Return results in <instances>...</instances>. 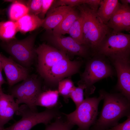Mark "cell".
<instances>
[{"mask_svg":"<svg viewBox=\"0 0 130 130\" xmlns=\"http://www.w3.org/2000/svg\"><path fill=\"white\" fill-rule=\"evenodd\" d=\"M36 53L37 71L52 86L57 85L60 80L78 72L82 63L80 60H71L65 53L50 46L40 48Z\"/></svg>","mask_w":130,"mask_h":130,"instance_id":"6da1fadb","label":"cell"},{"mask_svg":"<svg viewBox=\"0 0 130 130\" xmlns=\"http://www.w3.org/2000/svg\"><path fill=\"white\" fill-rule=\"evenodd\" d=\"M104 103L99 117L90 130H109L124 117L130 116V100L120 93H109L102 90Z\"/></svg>","mask_w":130,"mask_h":130,"instance_id":"7a4b0ae2","label":"cell"},{"mask_svg":"<svg viewBox=\"0 0 130 130\" xmlns=\"http://www.w3.org/2000/svg\"><path fill=\"white\" fill-rule=\"evenodd\" d=\"M77 7L82 19L84 45L95 54L103 38L112 30L102 22L97 11L85 4Z\"/></svg>","mask_w":130,"mask_h":130,"instance_id":"3957f363","label":"cell"},{"mask_svg":"<svg viewBox=\"0 0 130 130\" xmlns=\"http://www.w3.org/2000/svg\"><path fill=\"white\" fill-rule=\"evenodd\" d=\"M88 59L84 71L81 75V79L77 83L78 85L84 86L85 98L94 93L96 89L94 85L95 83L114 74L110 60L104 56L94 54Z\"/></svg>","mask_w":130,"mask_h":130,"instance_id":"277c9868","label":"cell"},{"mask_svg":"<svg viewBox=\"0 0 130 130\" xmlns=\"http://www.w3.org/2000/svg\"><path fill=\"white\" fill-rule=\"evenodd\" d=\"M95 54L104 56L111 61L130 58V34L112 31L103 38Z\"/></svg>","mask_w":130,"mask_h":130,"instance_id":"5b68a950","label":"cell"},{"mask_svg":"<svg viewBox=\"0 0 130 130\" xmlns=\"http://www.w3.org/2000/svg\"><path fill=\"white\" fill-rule=\"evenodd\" d=\"M99 93L98 97L86 98L73 112L64 113L69 123L73 126H78L77 130H90L95 122L98 114V105L103 98L102 94Z\"/></svg>","mask_w":130,"mask_h":130,"instance_id":"8992f818","label":"cell"},{"mask_svg":"<svg viewBox=\"0 0 130 130\" xmlns=\"http://www.w3.org/2000/svg\"><path fill=\"white\" fill-rule=\"evenodd\" d=\"M36 35L32 34L21 40L14 39L0 45L15 61L28 69L33 64L37 55L34 48Z\"/></svg>","mask_w":130,"mask_h":130,"instance_id":"52a82bcc","label":"cell"},{"mask_svg":"<svg viewBox=\"0 0 130 130\" xmlns=\"http://www.w3.org/2000/svg\"><path fill=\"white\" fill-rule=\"evenodd\" d=\"M62 113L58 109H46L42 112H34L24 104L19 107L16 113L22 117L21 119L3 130H30L39 124H48L53 119L60 116Z\"/></svg>","mask_w":130,"mask_h":130,"instance_id":"ba28073f","label":"cell"},{"mask_svg":"<svg viewBox=\"0 0 130 130\" xmlns=\"http://www.w3.org/2000/svg\"><path fill=\"white\" fill-rule=\"evenodd\" d=\"M41 84L37 76L29 75L20 83L14 85L10 90L11 94L16 98L18 104L24 103L34 112H37L36 102L41 92Z\"/></svg>","mask_w":130,"mask_h":130,"instance_id":"9c48e42d","label":"cell"},{"mask_svg":"<svg viewBox=\"0 0 130 130\" xmlns=\"http://www.w3.org/2000/svg\"><path fill=\"white\" fill-rule=\"evenodd\" d=\"M47 39L54 46L67 55L77 56L87 58L90 57L93 53L90 49L84 45L79 44L71 37L62 35H50Z\"/></svg>","mask_w":130,"mask_h":130,"instance_id":"30bf717a","label":"cell"},{"mask_svg":"<svg viewBox=\"0 0 130 130\" xmlns=\"http://www.w3.org/2000/svg\"><path fill=\"white\" fill-rule=\"evenodd\" d=\"M111 61L117 77L116 90L130 100V58L117 59Z\"/></svg>","mask_w":130,"mask_h":130,"instance_id":"8fae6325","label":"cell"},{"mask_svg":"<svg viewBox=\"0 0 130 130\" xmlns=\"http://www.w3.org/2000/svg\"><path fill=\"white\" fill-rule=\"evenodd\" d=\"M0 61L7 83L11 88L25 79L29 75L28 68L16 62L11 57H7L0 53Z\"/></svg>","mask_w":130,"mask_h":130,"instance_id":"7c38bea8","label":"cell"},{"mask_svg":"<svg viewBox=\"0 0 130 130\" xmlns=\"http://www.w3.org/2000/svg\"><path fill=\"white\" fill-rule=\"evenodd\" d=\"M112 31L116 32L130 30V7L129 5L119 3L106 24Z\"/></svg>","mask_w":130,"mask_h":130,"instance_id":"4fadbf2b","label":"cell"},{"mask_svg":"<svg viewBox=\"0 0 130 130\" xmlns=\"http://www.w3.org/2000/svg\"><path fill=\"white\" fill-rule=\"evenodd\" d=\"M11 94H7L0 87V125H4L13 119L18 111L19 105Z\"/></svg>","mask_w":130,"mask_h":130,"instance_id":"5bb4252c","label":"cell"},{"mask_svg":"<svg viewBox=\"0 0 130 130\" xmlns=\"http://www.w3.org/2000/svg\"><path fill=\"white\" fill-rule=\"evenodd\" d=\"M73 8L68 6H59L49 10L41 26L47 30H53Z\"/></svg>","mask_w":130,"mask_h":130,"instance_id":"9a60e30c","label":"cell"},{"mask_svg":"<svg viewBox=\"0 0 130 130\" xmlns=\"http://www.w3.org/2000/svg\"><path fill=\"white\" fill-rule=\"evenodd\" d=\"M59 95L57 90L49 89L42 91L37 99L36 105L49 109H59L62 106L59 100Z\"/></svg>","mask_w":130,"mask_h":130,"instance_id":"2e32d148","label":"cell"},{"mask_svg":"<svg viewBox=\"0 0 130 130\" xmlns=\"http://www.w3.org/2000/svg\"><path fill=\"white\" fill-rule=\"evenodd\" d=\"M44 20L37 15L28 13L15 22L18 31L25 34L41 26Z\"/></svg>","mask_w":130,"mask_h":130,"instance_id":"e0dca14e","label":"cell"},{"mask_svg":"<svg viewBox=\"0 0 130 130\" xmlns=\"http://www.w3.org/2000/svg\"><path fill=\"white\" fill-rule=\"evenodd\" d=\"M119 3L118 0H101L97 13L104 24L106 25Z\"/></svg>","mask_w":130,"mask_h":130,"instance_id":"ac0fdd59","label":"cell"},{"mask_svg":"<svg viewBox=\"0 0 130 130\" xmlns=\"http://www.w3.org/2000/svg\"><path fill=\"white\" fill-rule=\"evenodd\" d=\"M79 16V10L78 11L73 8L67 14L60 24L53 30L52 34L58 35H62L68 34L72 26Z\"/></svg>","mask_w":130,"mask_h":130,"instance_id":"d6986e66","label":"cell"},{"mask_svg":"<svg viewBox=\"0 0 130 130\" xmlns=\"http://www.w3.org/2000/svg\"><path fill=\"white\" fill-rule=\"evenodd\" d=\"M18 32L15 22L10 20L0 22V39L2 42L16 39L15 35Z\"/></svg>","mask_w":130,"mask_h":130,"instance_id":"ffe728a7","label":"cell"},{"mask_svg":"<svg viewBox=\"0 0 130 130\" xmlns=\"http://www.w3.org/2000/svg\"><path fill=\"white\" fill-rule=\"evenodd\" d=\"M28 12V9L25 5L20 2H15L12 3L10 5L8 14L10 20L16 22Z\"/></svg>","mask_w":130,"mask_h":130,"instance_id":"44dd1931","label":"cell"},{"mask_svg":"<svg viewBox=\"0 0 130 130\" xmlns=\"http://www.w3.org/2000/svg\"><path fill=\"white\" fill-rule=\"evenodd\" d=\"M57 86L59 95L62 97L65 102L67 103L71 92L75 86L73 82L70 78L68 77L60 81Z\"/></svg>","mask_w":130,"mask_h":130,"instance_id":"7402d4cb","label":"cell"},{"mask_svg":"<svg viewBox=\"0 0 130 130\" xmlns=\"http://www.w3.org/2000/svg\"><path fill=\"white\" fill-rule=\"evenodd\" d=\"M68 34L78 43L84 45L82 19L80 15L78 18L74 22L70 28Z\"/></svg>","mask_w":130,"mask_h":130,"instance_id":"603a6c76","label":"cell"},{"mask_svg":"<svg viewBox=\"0 0 130 130\" xmlns=\"http://www.w3.org/2000/svg\"><path fill=\"white\" fill-rule=\"evenodd\" d=\"M45 130H71L73 126L69 123L63 114L53 122L46 125Z\"/></svg>","mask_w":130,"mask_h":130,"instance_id":"cb8c5ba5","label":"cell"},{"mask_svg":"<svg viewBox=\"0 0 130 130\" xmlns=\"http://www.w3.org/2000/svg\"><path fill=\"white\" fill-rule=\"evenodd\" d=\"M78 85L77 87L74 86L72 90L70 96V98L73 101L76 107L84 100V91L85 89V87L82 85L78 84Z\"/></svg>","mask_w":130,"mask_h":130,"instance_id":"d4e9b609","label":"cell"},{"mask_svg":"<svg viewBox=\"0 0 130 130\" xmlns=\"http://www.w3.org/2000/svg\"><path fill=\"white\" fill-rule=\"evenodd\" d=\"M42 0H27L26 6L29 10L28 13L38 15L41 9Z\"/></svg>","mask_w":130,"mask_h":130,"instance_id":"484cf974","label":"cell"},{"mask_svg":"<svg viewBox=\"0 0 130 130\" xmlns=\"http://www.w3.org/2000/svg\"><path fill=\"white\" fill-rule=\"evenodd\" d=\"M86 0H59L56 1L54 7L59 6H68L73 7L84 4H86Z\"/></svg>","mask_w":130,"mask_h":130,"instance_id":"4316f807","label":"cell"},{"mask_svg":"<svg viewBox=\"0 0 130 130\" xmlns=\"http://www.w3.org/2000/svg\"><path fill=\"white\" fill-rule=\"evenodd\" d=\"M55 1L54 0H42L41 11L38 15L40 19H44L45 18L46 15Z\"/></svg>","mask_w":130,"mask_h":130,"instance_id":"83f0119b","label":"cell"},{"mask_svg":"<svg viewBox=\"0 0 130 130\" xmlns=\"http://www.w3.org/2000/svg\"><path fill=\"white\" fill-rule=\"evenodd\" d=\"M109 130H130V116L123 122L118 123Z\"/></svg>","mask_w":130,"mask_h":130,"instance_id":"f1b7e54d","label":"cell"},{"mask_svg":"<svg viewBox=\"0 0 130 130\" xmlns=\"http://www.w3.org/2000/svg\"><path fill=\"white\" fill-rule=\"evenodd\" d=\"M101 0H87L86 4L92 9L97 11Z\"/></svg>","mask_w":130,"mask_h":130,"instance_id":"f546056e","label":"cell"},{"mask_svg":"<svg viewBox=\"0 0 130 130\" xmlns=\"http://www.w3.org/2000/svg\"><path fill=\"white\" fill-rule=\"evenodd\" d=\"M4 2H10L12 3L15 2H20L24 4L26 6L27 0H4Z\"/></svg>","mask_w":130,"mask_h":130,"instance_id":"4dcf8cb0","label":"cell"},{"mask_svg":"<svg viewBox=\"0 0 130 130\" xmlns=\"http://www.w3.org/2000/svg\"><path fill=\"white\" fill-rule=\"evenodd\" d=\"M2 68H0V87L4 84L6 83V82L4 79L2 73Z\"/></svg>","mask_w":130,"mask_h":130,"instance_id":"1f68e13d","label":"cell"},{"mask_svg":"<svg viewBox=\"0 0 130 130\" xmlns=\"http://www.w3.org/2000/svg\"><path fill=\"white\" fill-rule=\"evenodd\" d=\"M121 4L124 5H129L130 3V0H121Z\"/></svg>","mask_w":130,"mask_h":130,"instance_id":"d6a6232c","label":"cell"},{"mask_svg":"<svg viewBox=\"0 0 130 130\" xmlns=\"http://www.w3.org/2000/svg\"><path fill=\"white\" fill-rule=\"evenodd\" d=\"M4 128V127L1 126L0 125V130H3Z\"/></svg>","mask_w":130,"mask_h":130,"instance_id":"836d02e7","label":"cell"},{"mask_svg":"<svg viewBox=\"0 0 130 130\" xmlns=\"http://www.w3.org/2000/svg\"><path fill=\"white\" fill-rule=\"evenodd\" d=\"M0 68H2V64L0 61Z\"/></svg>","mask_w":130,"mask_h":130,"instance_id":"e575fe53","label":"cell"},{"mask_svg":"<svg viewBox=\"0 0 130 130\" xmlns=\"http://www.w3.org/2000/svg\"><path fill=\"white\" fill-rule=\"evenodd\" d=\"M2 13V11L0 9V15H1Z\"/></svg>","mask_w":130,"mask_h":130,"instance_id":"d590c367","label":"cell"}]
</instances>
